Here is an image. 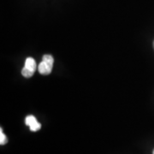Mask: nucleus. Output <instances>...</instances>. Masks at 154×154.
Returning a JSON list of instances; mask_svg holds the SVG:
<instances>
[{"label":"nucleus","mask_w":154,"mask_h":154,"mask_svg":"<svg viewBox=\"0 0 154 154\" xmlns=\"http://www.w3.org/2000/svg\"><path fill=\"white\" fill-rule=\"evenodd\" d=\"M54 59L51 55H44L41 63L38 64V70L41 75H47L52 70Z\"/></svg>","instance_id":"nucleus-1"},{"label":"nucleus","mask_w":154,"mask_h":154,"mask_svg":"<svg viewBox=\"0 0 154 154\" xmlns=\"http://www.w3.org/2000/svg\"><path fill=\"white\" fill-rule=\"evenodd\" d=\"M36 69H37V64H36L35 60L33 57H28L25 61V65H24V68L22 69V75L27 78L33 76Z\"/></svg>","instance_id":"nucleus-2"},{"label":"nucleus","mask_w":154,"mask_h":154,"mask_svg":"<svg viewBox=\"0 0 154 154\" xmlns=\"http://www.w3.org/2000/svg\"><path fill=\"white\" fill-rule=\"evenodd\" d=\"M25 122H26V125H28L30 128L31 131L33 132H36L39 130L41 128V124L37 121V119L35 118V116L30 115L28 116L25 119Z\"/></svg>","instance_id":"nucleus-3"},{"label":"nucleus","mask_w":154,"mask_h":154,"mask_svg":"<svg viewBox=\"0 0 154 154\" xmlns=\"http://www.w3.org/2000/svg\"><path fill=\"white\" fill-rule=\"evenodd\" d=\"M8 142V139L6 137V135L3 132V129L1 128L0 129V144L3 146V145H5Z\"/></svg>","instance_id":"nucleus-4"},{"label":"nucleus","mask_w":154,"mask_h":154,"mask_svg":"<svg viewBox=\"0 0 154 154\" xmlns=\"http://www.w3.org/2000/svg\"><path fill=\"white\" fill-rule=\"evenodd\" d=\"M153 47H154V42H153Z\"/></svg>","instance_id":"nucleus-5"},{"label":"nucleus","mask_w":154,"mask_h":154,"mask_svg":"<svg viewBox=\"0 0 154 154\" xmlns=\"http://www.w3.org/2000/svg\"><path fill=\"white\" fill-rule=\"evenodd\" d=\"M153 154H154V151H153Z\"/></svg>","instance_id":"nucleus-6"}]
</instances>
